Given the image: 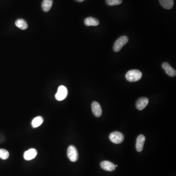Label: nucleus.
Listing matches in <instances>:
<instances>
[{
	"instance_id": "nucleus-1",
	"label": "nucleus",
	"mask_w": 176,
	"mask_h": 176,
	"mask_svg": "<svg viewBox=\"0 0 176 176\" xmlns=\"http://www.w3.org/2000/svg\"><path fill=\"white\" fill-rule=\"evenodd\" d=\"M142 72L138 70H130L127 72L126 78L129 82H136L140 80L142 77Z\"/></svg>"
},
{
	"instance_id": "nucleus-2",
	"label": "nucleus",
	"mask_w": 176,
	"mask_h": 176,
	"mask_svg": "<svg viewBox=\"0 0 176 176\" xmlns=\"http://www.w3.org/2000/svg\"><path fill=\"white\" fill-rule=\"evenodd\" d=\"M128 37L127 36H122L119 37L115 43L114 45V50L115 52H118L121 51L122 47L128 42Z\"/></svg>"
},
{
	"instance_id": "nucleus-3",
	"label": "nucleus",
	"mask_w": 176,
	"mask_h": 176,
	"mask_svg": "<svg viewBox=\"0 0 176 176\" xmlns=\"http://www.w3.org/2000/svg\"><path fill=\"white\" fill-rule=\"evenodd\" d=\"M67 156L70 161L75 162L78 159V153L76 147L74 145H70L68 148Z\"/></svg>"
},
{
	"instance_id": "nucleus-4",
	"label": "nucleus",
	"mask_w": 176,
	"mask_h": 176,
	"mask_svg": "<svg viewBox=\"0 0 176 176\" xmlns=\"http://www.w3.org/2000/svg\"><path fill=\"white\" fill-rule=\"evenodd\" d=\"M109 138L113 143L119 144L123 142L124 137V135L121 132L115 131V132L111 133V134L109 136Z\"/></svg>"
},
{
	"instance_id": "nucleus-5",
	"label": "nucleus",
	"mask_w": 176,
	"mask_h": 176,
	"mask_svg": "<svg viewBox=\"0 0 176 176\" xmlns=\"http://www.w3.org/2000/svg\"><path fill=\"white\" fill-rule=\"evenodd\" d=\"M68 93V91L67 88L64 86L61 85L59 87L57 90V93L55 95V98L58 101L63 100L67 96Z\"/></svg>"
},
{
	"instance_id": "nucleus-6",
	"label": "nucleus",
	"mask_w": 176,
	"mask_h": 176,
	"mask_svg": "<svg viewBox=\"0 0 176 176\" xmlns=\"http://www.w3.org/2000/svg\"><path fill=\"white\" fill-rule=\"evenodd\" d=\"M91 110L94 115L97 118H99L101 115L102 113L101 107L99 103H98V102L94 101L92 103Z\"/></svg>"
},
{
	"instance_id": "nucleus-7",
	"label": "nucleus",
	"mask_w": 176,
	"mask_h": 176,
	"mask_svg": "<svg viewBox=\"0 0 176 176\" xmlns=\"http://www.w3.org/2000/svg\"><path fill=\"white\" fill-rule=\"evenodd\" d=\"M100 166L103 170L108 171H113L115 169V165L109 161H103Z\"/></svg>"
},
{
	"instance_id": "nucleus-8",
	"label": "nucleus",
	"mask_w": 176,
	"mask_h": 176,
	"mask_svg": "<svg viewBox=\"0 0 176 176\" xmlns=\"http://www.w3.org/2000/svg\"><path fill=\"white\" fill-rule=\"evenodd\" d=\"M162 68L165 70L167 75L172 77H174L176 75V70L174 68H173L170 64L167 62H164L162 64Z\"/></svg>"
},
{
	"instance_id": "nucleus-9",
	"label": "nucleus",
	"mask_w": 176,
	"mask_h": 176,
	"mask_svg": "<svg viewBox=\"0 0 176 176\" xmlns=\"http://www.w3.org/2000/svg\"><path fill=\"white\" fill-rule=\"evenodd\" d=\"M145 141V137L144 135L141 134L138 136L137 139V143H136V149L138 152H141L142 151Z\"/></svg>"
},
{
	"instance_id": "nucleus-10",
	"label": "nucleus",
	"mask_w": 176,
	"mask_h": 176,
	"mask_svg": "<svg viewBox=\"0 0 176 176\" xmlns=\"http://www.w3.org/2000/svg\"><path fill=\"white\" fill-rule=\"evenodd\" d=\"M148 99L146 98H141L138 100L136 103V107L138 110H142L148 104Z\"/></svg>"
},
{
	"instance_id": "nucleus-11",
	"label": "nucleus",
	"mask_w": 176,
	"mask_h": 176,
	"mask_svg": "<svg viewBox=\"0 0 176 176\" xmlns=\"http://www.w3.org/2000/svg\"><path fill=\"white\" fill-rule=\"evenodd\" d=\"M37 151L35 149L32 148L25 151L24 154V158L27 161H31L37 156Z\"/></svg>"
},
{
	"instance_id": "nucleus-12",
	"label": "nucleus",
	"mask_w": 176,
	"mask_h": 176,
	"mask_svg": "<svg viewBox=\"0 0 176 176\" xmlns=\"http://www.w3.org/2000/svg\"><path fill=\"white\" fill-rule=\"evenodd\" d=\"M84 23L87 26H97L99 24V21L98 19L91 17L86 18Z\"/></svg>"
},
{
	"instance_id": "nucleus-13",
	"label": "nucleus",
	"mask_w": 176,
	"mask_h": 176,
	"mask_svg": "<svg viewBox=\"0 0 176 176\" xmlns=\"http://www.w3.org/2000/svg\"><path fill=\"white\" fill-rule=\"evenodd\" d=\"M53 4L52 0H43L42 3V8L43 10L45 12L50 11Z\"/></svg>"
},
{
	"instance_id": "nucleus-14",
	"label": "nucleus",
	"mask_w": 176,
	"mask_h": 176,
	"mask_svg": "<svg viewBox=\"0 0 176 176\" xmlns=\"http://www.w3.org/2000/svg\"><path fill=\"white\" fill-rule=\"evenodd\" d=\"M161 5L165 9H170L174 5V0H159Z\"/></svg>"
},
{
	"instance_id": "nucleus-15",
	"label": "nucleus",
	"mask_w": 176,
	"mask_h": 176,
	"mask_svg": "<svg viewBox=\"0 0 176 176\" xmlns=\"http://www.w3.org/2000/svg\"><path fill=\"white\" fill-rule=\"evenodd\" d=\"M15 25L20 29L25 30L27 29L28 27V24L27 22L24 19H19L17 20L15 22Z\"/></svg>"
},
{
	"instance_id": "nucleus-16",
	"label": "nucleus",
	"mask_w": 176,
	"mask_h": 176,
	"mask_svg": "<svg viewBox=\"0 0 176 176\" xmlns=\"http://www.w3.org/2000/svg\"><path fill=\"white\" fill-rule=\"evenodd\" d=\"M43 121L44 119L43 117H40V116L36 117L32 121V126L33 128H37L43 123Z\"/></svg>"
},
{
	"instance_id": "nucleus-17",
	"label": "nucleus",
	"mask_w": 176,
	"mask_h": 176,
	"mask_svg": "<svg viewBox=\"0 0 176 176\" xmlns=\"http://www.w3.org/2000/svg\"><path fill=\"white\" fill-rule=\"evenodd\" d=\"M9 154L6 150L0 149V158L2 160H6L9 157Z\"/></svg>"
},
{
	"instance_id": "nucleus-18",
	"label": "nucleus",
	"mask_w": 176,
	"mask_h": 176,
	"mask_svg": "<svg viewBox=\"0 0 176 176\" xmlns=\"http://www.w3.org/2000/svg\"><path fill=\"white\" fill-rule=\"evenodd\" d=\"M123 0H106V3L108 5L113 6V5H119L121 4Z\"/></svg>"
},
{
	"instance_id": "nucleus-19",
	"label": "nucleus",
	"mask_w": 176,
	"mask_h": 176,
	"mask_svg": "<svg viewBox=\"0 0 176 176\" xmlns=\"http://www.w3.org/2000/svg\"><path fill=\"white\" fill-rule=\"evenodd\" d=\"M76 1L79 2H82L84 0H76Z\"/></svg>"
},
{
	"instance_id": "nucleus-20",
	"label": "nucleus",
	"mask_w": 176,
	"mask_h": 176,
	"mask_svg": "<svg viewBox=\"0 0 176 176\" xmlns=\"http://www.w3.org/2000/svg\"><path fill=\"white\" fill-rule=\"evenodd\" d=\"M115 167H118V165H115Z\"/></svg>"
}]
</instances>
